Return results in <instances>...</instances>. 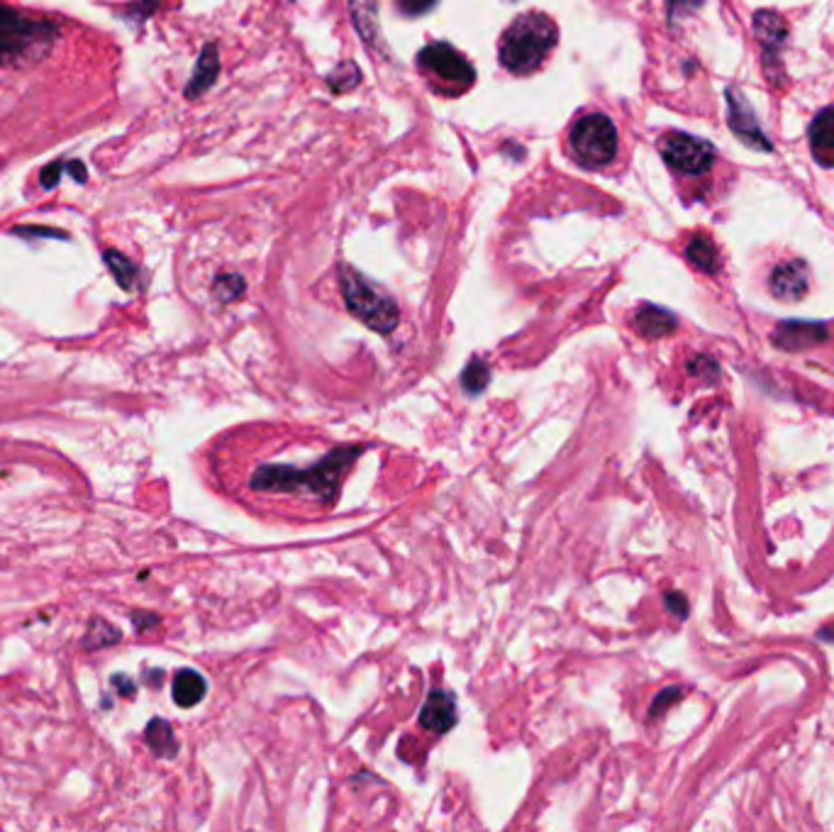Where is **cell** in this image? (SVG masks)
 I'll return each instance as SVG.
<instances>
[{"label": "cell", "mask_w": 834, "mask_h": 832, "mask_svg": "<svg viewBox=\"0 0 834 832\" xmlns=\"http://www.w3.org/2000/svg\"><path fill=\"white\" fill-rule=\"evenodd\" d=\"M361 447H335L310 464H260L250 474L246 488L254 496L284 498L323 513L335 503L345 476L359 460Z\"/></svg>", "instance_id": "obj_1"}, {"label": "cell", "mask_w": 834, "mask_h": 832, "mask_svg": "<svg viewBox=\"0 0 834 832\" xmlns=\"http://www.w3.org/2000/svg\"><path fill=\"white\" fill-rule=\"evenodd\" d=\"M59 28L52 20L30 18L0 3V69L40 62L56 42Z\"/></svg>", "instance_id": "obj_2"}, {"label": "cell", "mask_w": 834, "mask_h": 832, "mask_svg": "<svg viewBox=\"0 0 834 832\" xmlns=\"http://www.w3.org/2000/svg\"><path fill=\"white\" fill-rule=\"evenodd\" d=\"M559 30L545 13H525L505 30L500 40V62L513 74H530L555 50Z\"/></svg>", "instance_id": "obj_3"}, {"label": "cell", "mask_w": 834, "mask_h": 832, "mask_svg": "<svg viewBox=\"0 0 834 832\" xmlns=\"http://www.w3.org/2000/svg\"><path fill=\"white\" fill-rule=\"evenodd\" d=\"M339 288H342L349 313L363 325L381 335L395 330L398 320H401L398 306L379 286H373L367 276H361L347 264L339 266Z\"/></svg>", "instance_id": "obj_4"}, {"label": "cell", "mask_w": 834, "mask_h": 832, "mask_svg": "<svg viewBox=\"0 0 834 832\" xmlns=\"http://www.w3.org/2000/svg\"><path fill=\"white\" fill-rule=\"evenodd\" d=\"M418 66L425 72L434 86L444 96H462L468 88L474 86L476 72L474 66L466 62L462 52H456L452 44L434 42L427 44L425 50L418 54Z\"/></svg>", "instance_id": "obj_5"}, {"label": "cell", "mask_w": 834, "mask_h": 832, "mask_svg": "<svg viewBox=\"0 0 834 832\" xmlns=\"http://www.w3.org/2000/svg\"><path fill=\"white\" fill-rule=\"evenodd\" d=\"M571 149L583 167H608L617 155V130L603 113L581 117L571 130Z\"/></svg>", "instance_id": "obj_6"}, {"label": "cell", "mask_w": 834, "mask_h": 832, "mask_svg": "<svg viewBox=\"0 0 834 832\" xmlns=\"http://www.w3.org/2000/svg\"><path fill=\"white\" fill-rule=\"evenodd\" d=\"M754 38L761 50L763 74H767L773 86H783L785 74L781 52L785 42H789V22L777 10H759V13H754Z\"/></svg>", "instance_id": "obj_7"}, {"label": "cell", "mask_w": 834, "mask_h": 832, "mask_svg": "<svg viewBox=\"0 0 834 832\" xmlns=\"http://www.w3.org/2000/svg\"><path fill=\"white\" fill-rule=\"evenodd\" d=\"M662 157L672 169L686 176H703L712 169L715 147L700 137L686 133H672L662 139Z\"/></svg>", "instance_id": "obj_8"}, {"label": "cell", "mask_w": 834, "mask_h": 832, "mask_svg": "<svg viewBox=\"0 0 834 832\" xmlns=\"http://www.w3.org/2000/svg\"><path fill=\"white\" fill-rule=\"evenodd\" d=\"M727 120H730L732 133L742 139V143L757 151H771L769 137L763 135L757 113L751 110L749 101L745 98V93H739L737 88H727Z\"/></svg>", "instance_id": "obj_9"}, {"label": "cell", "mask_w": 834, "mask_h": 832, "mask_svg": "<svg viewBox=\"0 0 834 832\" xmlns=\"http://www.w3.org/2000/svg\"><path fill=\"white\" fill-rule=\"evenodd\" d=\"M827 337H830L827 325L813 323V320H783L771 335L773 345L783 351L813 349L825 343Z\"/></svg>", "instance_id": "obj_10"}, {"label": "cell", "mask_w": 834, "mask_h": 832, "mask_svg": "<svg viewBox=\"0 0 834 832\" xmlns=\"http://www.w3.org/2000/svg\"><path fill=\"white\" fill-rule=\"evenodd\" d=\"M807 284H810L807 264L801 262V260L779 264L777 268H773L771 278H769V286H771L773 296H777L779 301H785V303H795V301L805 298Z\"/></svg>", "instance_id": "obj_11"}, {"label": "cell", "mask_w": 834, "mask_h": 832, "mask_svg": "<svg viewBox=\"0 0 834 832\" xmlns=\"http://www.w3.org/2000/svg\"><path fill=\"white\" fill-rule=\"evenodd\" d=\"M456 723V708L452 696L446 691H432L425 708L420 713V725L430 733H446L452 730V725Z\"/></svg>", "instance_id": "obj_12"}, {"label": "cell", "mask_w": 834, "mask_h": 832, "mask_svg": "<svg viewBox=\"0 0 834 832\" xmlns=\"http://www.w3.org/2000/svg\"><path fill=\"white\" fill-rule=\"evenodd\" d=\"M676 325L678 320L672 310L652 306V303H644V306L634 313V330L647 339H659V337L672 335L676 330Z\"/></svg>", "instance_id": "obj_13"}, {"label": "cell", "mask_w": 834, "mask_h": 832, "mask_svg": "<svg viewBox=\"0 0 834 832\" xmlns=\"http://www.w3.org/2000/svg\"><path fill=\"white\" fill-rule=\"evenodd\" d=\"M351 18H355V28L363 38V42L371 46H381V28H379V8L376 0H351Z\"/></svg>", "instance_id": "obj_14"}, {"label": "cell", "mask_w": 834, "mask_h": 832, "mask_svg": "<svg viewBox=\"0 0 834 832\" xmlns=\"http://www.w3.org/2000/svg\"><path fill=\"white\" fill-rule=\"evenodd\" d=\"M205 678L193 672V670H181L173 676V701L179 703L181 708H193L205 696Z\"/></svg>", "instance_id": "obj_15"}, {"label": "cell", "mask_w": 834, "mask_h": 832, "mask_svg": "<svg viewBox=\"0 0 834 832\" xmlns=\"http://www.w3.org/2000/svg\"><path fill=\"white\" fill-rule=\"evenodd\" d=\"M220 72V64H218V50L213 44H208L201 59H198L196 64V74L191 78V84H188L186 88V96L188 98H198L203 91H208L210 86H213V81Z\"/></svg>", "instance_id": "obj_16"}, {"label": "cell", "mask_w": 834, "mask_h": 832, "mask_svg": "<svg viewBox=\"0 0 834 832\" xmlns=\"http://www.w3.org/2000/svg\"><path fill=\"white\" fill-rule=\"evenodd\" d=\"M686 260L700 268L703 274H718L720 268V256L715 242L708 238V234H696L688 244H686Z\"/></svg>", "instance_id": "obj_17"}, {"label": "cell", "mask_w": 834, "mask_h": 832, "mask_svg": "<svg viewBox=\"0 0 834 832\" xmlns=\"http://www.w3.org/2000/svg\"><path fill=\"white\" fill-rule=\"evenodd\" d=\"M807 137L815 155H825V151L834 149V105H827L813 117Z\"/></svg>", "instance_id": "obj_18"}, {"label": "cell", "mask_w": 834, "mask_h": 832, "mask_svg": "<svg viewBox=\"0 0 834 832\" xmlns=\"http://www.w3.org/2000/svg\"><path fill=\"white\" fill-rule=\"evenodd\" d=\"M145 740L151 747V752L159 755V757H173L176 749H179V745H176V740H173L171 725L167 720H161V718L151 720L147 725Z\"/></svg>", "instance_id": "obj_19"}, {"label": "cell", "mask_w": 834, "mask_h": 832, "mask_svg": "<svg viewBox=\"0 0 834 832\" xmlns=\"http://www.w3.org/2000/svg\"><path fill=\"white\" fill-rule=\"evenodd\" d=\"M105 264H108L110 274L115 276L117 284L125 291H135L137 288V266L123 256L120 252H105Z\"/></svg>", "instance_id": "obj_20"}, {"label": "cell", "mask_w": 834, "mask_h": 832, "mask_svg": "<svg viewBox=\"0 0 834 832\" xmlns=\"http://www.w3.org/2000/svg\"><path fill=\"white\" fill-rule=\"evenodd\" d=\"M115 642H120V630L113 628L110 623H105V620L96 618L86 632L84 647L86 650H101V647H108V644H115Z\"/></svg>", "instance_id": "obj_21"}, {"label": "cell", "mask_w": 834, "mask_h": 832, "mask_svg": "<svg viewBox=\"0 0 834 832\" xmlns=\"http://www.w3.org/2000/svg\"><path fill=\"white\" fill-rule=\"evenodd\" d=\"M488 379H490L488 367L484 365V361H478V359H474V361H472V365H468V367H466L464 377H462V381H464V389H466L468 393H478V391H484V389H486V383H488Z\"/></svg>", "instance_id": "obj_22"}, {"label": "cell", "mask_w": 834, "mask_h": 832, "mask_svg": "<svg viewBox=\"0 0 834 832\" xmlns=\"http://www.w3.org/2000/svg\"><path fill=\"white\" fill-rule=\"evenodd\" d=\"M213 291H215L218 301H222V303L237 301L242 296V293H244V278L237 276V274H225V276H220L215 281V288Z\"/></svg>", "instance_id": "obj_23"}, {"label": "cell", "mask_w": 834, "mask_h": 832, "mask_svg": "<svg viewBox=\"0 0 834 832\" xmlns=\"http://www.w3.org/2000/svg\"><path fill=\"white\" fill-rule=\"evenodd\" d=\"M327 81H330V88H332V91L345 93V91L355 88V86L359 84V81H361V72H359V69H357L355 64H351V62H345L342 66L337 69L335 74H330V78H327Z\"/></svg>", "instance_id": "obj_24"}, {"label": "cell", "mask_w": 834, "mask_h": 832, "mask_svg": "<svg viewBox=\"0 0 834 832\" xmlns=\"http://www.w3.org/2000/svg\"><path fill=\"white\" fill-rule=\"evenodd\" d=\"M688 371L690 373H698V377H703L705 381H715L720 373V367L715 365V359L708 357V355H700V357H693L688 361Z\"/></svg>", "instance_id": "obj_25"}, {"label": "cell", "mask_w": 834, "mask_h": 832, "mask_svg": "<svg viewBox=\"0 0 834 832\" xmlns=\"http://www.w3.org/2000/svg\"><path fill=\"white\" fill-rule=\"evenodd\" d=\"M680 696H684V691H680L678 686H672V688L662 691V694L656 696L654 706H652V716H654V718H656V716H662V713H664L668 706H672V703L680 701Z\"/></svg>", "instance_id": "obj_26"}, {"label": "cell", "mask_w": 834, "mask_h": 832, "mask_svg": "<svg viewBox=\"0 0 834 832\" xmlns=\"http://www.w3.org/2000/svg\"><path fill=\"white\" fill-rule=\"evenodd\" d=\"M437 0H395V6L403 10L405 15H425L427 10L434 8Z\"/></svg>", "instance_id": "obj_27"}, {"label": "cell", "mask_w": 834, "mask_h": 832, "mask_svg": "<svg viewBox=\"0 0 834 832\" xmlns=\"http://www.w3.org/2000/svg\"><path fill=\"white\" fill-rule=\"evenodd\" d=\"M666 608H668V611H672L678 620H686V618H688V601H686V596H684V593H676V591L666 593Z\"/></svg>", "instance_id": "obj_28"}, {"label": "cell", "mask_w": 834, "mask_h": 832, "mask_svg": "<svg viewBox=\"0 0 834 832\" xmlns=\"http://www.w3.org/2000/svg\"><path fill=\"white\" fill-rule=\"evenodd\" d=\"M668 3V18L676 20L678 15H686L690 10H696L703 6V0H666Z\"/></svg>", "instance_id": "obj_29"}, {"label": "cell", "mask_w": 834, "mask_h": 832, "mask_svg": "<svg viewBox=\"0 0 834 832\" xmlns=\"http://www.w3.org/2000/svg\"><path fill=\"white\" fill-rule=\"evenodd\" d=\"M133 623L137 625V630H147V628H151V625H157V623H159V618H157V615H151V613H135V615H133Z\"/></svg>", "instance_id": "obj_30"}, {"label": "cell", "mask_w": 834, "mask_h": 832, "mask_svg": "<svg viewBox=\"0 0 834 832\" xmlns=\"http://www.w3.org/2000/svg\"><path fill=\"white\" fill-rule=\"evenodd\" d=\"M113 684H115L117 688H120V691H123V694H125V696H133V694H135V684H130V682H127V678H125L123 674H117V676L113 678Z\"/></svg>", "instance_id": "obj_31"}, {"label": "cell", "mask_w": 834, "mask_h": 832, "mask_svg": "<svg viewBox=\"0 0 834 832\" xmlns=\"http://www.w3.org/2000/svg\"><path fill=\"white\" fill-rule=\"evenodd\" d=\"M820 638H822V640H834V625H830V628H825V630H820Z\"/></svg>", "instance_id": "obj_32"}]
</instances>
